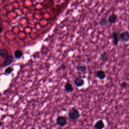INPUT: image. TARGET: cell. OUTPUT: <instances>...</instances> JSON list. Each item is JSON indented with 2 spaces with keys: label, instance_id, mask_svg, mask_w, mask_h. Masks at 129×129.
I'll return each instance as SVG.
<instances>
[{
  "label": "cell",
  "instance_id": "8992f818",
  "mask_svg": "<svg viewBox=\"0 0 129 129\" xmlns=\"http://www.w3.org/2000/svg\"><path fill=\"white\" fill-rule=\"evenodd\" d=\"M111 38L113 39V45L116 46H118L119 43V40L118 39V33L116 32H113L112 35H111Z\"/></svg>",
  "mask_w": 129,
  "mask_h": 129
},
{
  "label": "cell",
  "instance_id": "52a82bcc",
  "mask_svg": "<svg viewBox=\"0 0 129 129\" xmlns=\"http://www.w3.org/2000/svg\"><path fill=\"white\" fill-rule=\"evenodd\" d=\"M96 76L97 78L100 80H104L106 76L105 72L102 70H97L96 73Z\"/></svg>",
  "mask_w": 129,
  "mask_h": 129
},
{
  "label": "cell",
  "instance_id": "ba28073f",
  "mask_svg": "<svg viewBox=\"0 0 129 129\" xmlns=\"http://www.w3.org/2000/svg\"><path fill=\"white\" fill-rule=\"evenodd\" d=\"M117 16L115 14H112L109 16L107 21L110 24H114L117 21Z\"/></svg>",
  "mask_w": 129,
  "mask_h": 129
},
{
  "label": "cell",
  "instance_id": "30bf717a",
  "mask_svg": "<svg viewBox=\"0 0 129 129\" xmlns=\"http://www.w3.org/2000/svg\"><path fill=\"white\" fill-rule=\"evenodd\" d=\"M95 128L96 129H103L105 127V124L103 121L99 120L95 124Z\"/></svg>",
  "mask_w": 129,
  "mask_h": 129
},
{
  "label": "cell",
  "instance_id": "5bb4252c",
  "mask_svg": "<svg viewBox=\"0 0 129 129\" xmlns=\"http://www.w3.org/2000/svg\"><path fill=\"white\" fill-rule=\"evenodd\" d=\"M107 23L108 21L105 17H102L101 18L99 21V24L102 26H105Z\"/></svg>",
  "mask_w": 129,
  "mask_h": 129
},
{
  "label": "cell",
  "instance_id": "8fae6325",
  "mask_svg": "<svg viewBox=\"0 0 129 129\" xmlns=\"http://www.w3.org/2000/svg\"><path fill=\"white\" fill-rule=\"evenodd\" d=\"M65 90L67 92H72L74 91V88L72 85L69 83L67 82L64 85Z\"/></svg>",
  "mask_w": 129,
  "mask_h": 129
},
{
  "label": "cell",
  "instance_id": "3957f363",
  "mask_svg": "<svg viewBox=\"0 0 129 129\" xmlns=\"http://www.w3.org/2000/svg\"><path fill=\"white\" fill-rule=\"evenodd\" d=\"M120 38L122 43H126L129 40V33L128 31H125L121 33Z\"/></svg>",
  "mask_w": 129,
  "mask_h": 129
},
{
  "label": "cell",
  "instance_id": "277c9868",
  "mask_svg": "<svg viewBox=\"0 0 129 129\" xmlns=\"http://www.w3.org/2000/svg\"><path fill=\"white\" fill-rule=\"evenodd\" d=\"M13 60L14 58L13 56L8 55L5 58L3 64V67H5L8 66L13 63Z\"/></svg>",
  "mask_w": 129,
  "mask_h": 129
},
{
  "label": "cell",
  "instance_id": "7c38bea8",
  "mask_svg": "<svg viewBox=\"0 0 129 129\" xmlns=\"http://www.w3.org/2000/svg\"><path fill=\"white\" fill-rule=\"evenodd\" d=\"M108 58V54L105 52H103L100 55V56L99 57V60L102 62H106L107 61Z\"/></svg>",
  "mask_w": 129,
  "mask_h": 129
},
{
  "label": "cell",
  "instance_id": "9a60e30c",
  "mask_svg": "<svg viewBox=\"0 0 129 129\" xmlns=\"http://www.w3.org/2000/svg\"><path fill=\"white\" fill-rule=\"evenodd\" d=\"M23 53L20 50L16 51L14 52V57L17 59L21 58L22 57Z\"/></svg>",
  "mask_w": 129,
  "mask_h": 129
},
{
  "label": "cell",
  "instance_id": "6da1fadb",
  "mask_svg": "<svg viewBox=\"0 0 129 129\" xmlns=\"http://www.w3.org/2000/svg\"><path fill=\"white\" fill-rule=\"evenodd\" d=\"M80 116V112L76 109L73 108L69 111L68 117L69 119L72 121L78 120Z\"/></svg>",
  "mask_w": 129,
  "mask_h": 129
},
{
  "label": "cell",
  "instance_id": "ffe728a7",
  "mask_svg": "<svg viewBox=\"0 0 129 129\" xmlns=\"http://www.w3.org/2000/svg\"><path fill=\"white\" fill-rule=\"evenodd\" d=\"M30 129H36V128H30Z\"/></svg>",
  "mask_w": 129,
  "mask_h": 129
},
{
  "label": "cell",
  "instance_id": "9c48e42d",
  "mask_svg": "<svg viewBox=\"0 0 129 129\" xmlns=\"http://www.w3.org/2000/svg\"><path fill=\"white\" fill-rule=\"evenodd\" d=\"M76 69L79 72H84L86 71L87 66L85 64L82 63H79L76 66Z\"/></svg>",
  "mask_w": 129,
  "mask_h": 129
},
{
  "label": "cell",
  "instance_id": "2e32d148",
  "mask_svg": "<svg viewBox=\"0 0 129 129\" xmlns=\"http://www.w3.org/2000/svg\"><path fill=\"white\" fill-rule=\"evenodd\" d=\"M13 70V69L11 67H8L5 70V73H7V74H9L12 72Z\"/></svg>",
  "mask_w": 129,
  "mask_h": 129
},
{
  "label": "cell",
  "instance_id": "44dd1931",
  "mask_svg": "<svg viewBox=\"0 0 129 129\" xmlns=\"http://www.w3.org/2000/svg\"></svg>",
  "mask_w": 129,
  "mask_h": 129
},
{
  "label": "cell",
  "instance_id": "d6986e66",
  "mask_svg": "<svg viewBox=\"0 0 129 129\" xmlns=\"http://www.w3.org/2000/svg\"><path fill=\"white\" fill-rule=\"evenodd\" d=\"M3 123L2 122H1V121H0V127L2 126V125H3Z\"/></svg>",
  "mask_w": 129,
  "mask_h": 129
},
{
  "label": "cell",
  "instance_id": "4fadbf2b",
  "mask_svg": "<svg viewBox=\"0 0 129 129\" xmlns=\"http://www.w3.org/2000/svg\"><path fill=\"white\" fill-rule=\"evenodd\" d=\"M8 55V52L7 50L5 49H0V56L2 58H5Z\"/></svg>",
  "mask_w": 129,
  "mask_h": 129
},
{
  "label": "cell",
  "instance_id": "e0dca14e",
  "mask_svg": "<svg viewBox=\"0 0 129 129\" xmlns=\"http://www.w3.org/2000/svg\"><path fill=\"white\" fill-rule=\"evenodd\" d=\"M121 87L122 88H125L127 86V84L126 82H124L120 84Z\"/></svg>",
  "mask_w": 129,
  "mask_h": 129
},
{
  "label": "cell",
  "instance_id": "5b68a950",
  "mask_svg": "<svg viewBox=\"0 0 129 129\" xmlns=\"http://www.w3.org/2000/svg\"><path fill=\"white\" fill-rule=\"evenodd\" d=\"M73 83L77 87H81L84 85V81L82 77L79 76L74 79Z\"/></svg>",
  "mask_w": 129,
  "mask_h": 129
},
{
  "label": "cell",
  "instance_id": "7a4b0ae2",
  "mask_svg": "<svg viewBox=\"0 0 129 129\" xmlns=\"http://www.w3.org/2000/svg\"><path fill=\"white\" fill-rule=\"evenodd\" d=\"M57 123L58 125L61 127H64L67 124V121L65 117L62 116H59L57 118Z\"/></svg>",
  "mask_w": 129,
  "mask_h": 129
},
{
  "label": "cell",
  "instance_id": "ac0fdd59",
  "mask_svg": "<svg viewBox=\"0 0 129 129\" xmlns=\"http://www.w3.org/2000/svg\"><path fill=\"white\" fill-rule=\"evenodd\" d=\"M3 31V29L2 28V27H0V33H1Z\"/></svg>",
  "mask_w": 129,
  "mask_h": 129
}]
</instances>
